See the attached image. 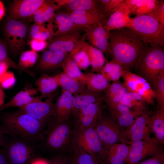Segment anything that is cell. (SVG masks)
Wrapping results in <instances>:
<instances>
[{"instance_id": "cell-36", "label": "cell", "mask_w": 164, "mask_h": 164, "mask_svg": "<svg viewBox=\"0 0 164 164\" xmlns=\"http://www.w3.org/2000/svg\"><path fill=\"white\" fill-rule=\"evenodd\" d=\"M123 69L113 59L104 64L99 73L109 81L115 82L119 80Z\"/></svg>"}, {"instance_id": "cell-19", "label": "cell", "mask_w": 164, "mask_h": 164, "mask_svg": "<svg viewBox=\"0 0 164 164\" xmlns=\"http://www.w3.org/2000/svg\"><path fill=\"white\" fill-rule=\"evenodd\" d=\"M73 95L69 92L63 90L54 104V117L56 122L65 121L73 113Z\"/></svg>"}, {"instance_id": "cell-55", "label": "cell", "mask_w": 164, "mask_h": 164, "mask_svg": "<svg viewBox=\"0 0 164 164\" xmlns=\"http://www.w3.org/2000/svg\"><path fill=\"white\" fill-rule=\"evenodd\" d=\"M5 12V9L3 4L0 1V20L2 18Z\"/></svg>"}, {"instance_id": "cell-5", "label": "cell", "mask_w": 164, "mask_h": 164, "mask_svg": "<svg viewBox=\"0 0 164 164\" xmlns=\"http://www.w3.org/2000/svg\"><path fill=\"white\" fill-rule=\"evenodd\" d=\"M74 136L77 146L98 161L105 162L108 150L103 145L94 128L79 127Z\"/></svg>"}, {"instance_id": "cell-25", "label": "cell", "mask_w": 164, "mask_h": 164, "mask_svg": "<svg viewBox=\"0 0 164 164\" xmlns=\"http://www.w3.org/2000/svg\"><path fill=\"white\" fill-rule=\"evenodd\" d=\"M61 8L53 0H45L30 18L35 23H43L54 19L56 11Z\"/></svg>"}, {"instance_id": "cell-51", "label": "cell", "mask_w": 164, "mask_h": 164, "mask_svg": "<svg viewBox=\"0 0 164 164\" xmlns=\"http://www.w3.org/2000/svg\"><path fill=\"white\" fill-rule=\"evenodd\" d=\"M9 67L7 62L5 61L0 62V78L6 73Z\"/></svg>"}, {"instance_id": "cell-34", "label": "cell", "mask_w": 164, "mask_h": 164, "mask_svg": "<svg viewBox=\"0 0 164 164\" xmlns=\"http://www.w3.org/2000/svg\"><path fill=\"white\" fill-rule=\"evenodd\" d=\"M151 129L155 138L160 144L164 143V109H157L151 116Z\"/></svg>"}, {"instance_id": "cell-46", "label": "cell", "mask_w": 164, "mask_h": 164, "mask_svg": "<svg viewBox=\"0 0 164 164\" xmlns=\"http://www.w3.org/2000/svg\"><path fill=\"white\" fill-rule=\"evenodd\" d=\"M125 0H109L104 9L105 15L108 19L109 16L117 11L124 2Z\"/></svg>"}, {"instance_id": "cell-6", "label": "cell", "mask_w": 164, "mask_h": 164, "mask_svg": "<svg viewBox=\"0 0 164 164\" xmlns=\"http://www.w3.org/2000/svg\"><path fill=\"white\" fill-rule=\"evenodd\" d=\"M121 77L128 91L138 94L147 104H155V92L145 79L124 68Z\"/></svg>"}, {"instance_id": "cell-45", "label": "cell", "mask_w": 164, "mask_h": 164, "mask_svg": "<svg viewBox=\"0 0 164 164\" xmlns=\"http://www.w3.org/2000/svg\"><path fill=\"white\" fill-rule=\"evenodd\" d=\"M16 79L13 72L7 71L0 78V86L5 89L9 88L15 84Z\"/></svg>"}, {"instance_id": "cell-21", "label": "cell", "mask_w": 164, "mask_h": 164, "mask_svg": "<svg viewBox=\"0 0 164 164\" xmlns=\"http://www.w3.org/2000/svg\"><path fill=\"white\" fill-rule=\"evenodd\" d=\"M88 89L85 86L78 93L73 95V112H77L90 105L104 100V94Z\"/></svg>"}, {"instance_id": "cell-53", "label": "cell", "mask_w": 164, "mask_h": 164, "mask_svg": "<svg viewBox=\"0 0 164 164\" xmlns=\"http://www.w3.org/2000/svg\"><path fill=\"white\" fill-rule=\"evenodd\" d=\"M50 164H66V162L64 159L60 157H56Z\"/></svg>"}, {"instance_id": "cell-31", "label": "cell", "mask_w": 164, "mask_h": 164, "mask_svg": "<svg viewBox=\"0 0 164 164\" xmlns=\"http://www.w3.org/2000/svg\"><path fill=\"white\" fill-rule=\"evenodd\" d=\"M85 76V85L88 89L95 92H104L110 84V82L100 73H90Z\"/></svg>"}, {"instance_id": "cell-10", "label": "cell", "mask_w": 164, "mask_h": 164, "mask_svg": "<svg viewBox=\"0 0 164 164\" xmlns=\"http://www.w3.org/2000/svg\"><path fill=\"white\" fill-rule=\"evenodd\" d=\"M11 141L3 145L9 164L27 163L35 153L34 144L13 138Z\"/></svg>"}, {"instance_id": "cell-43", "label": "cell", "mask_w": 164, "mask_h": 164, "mask_svg": "<svg viewBox=\"0 0 164 164\" xmlns=\"http://www.w3.org/2000/svg\"><path fill=\"white\" fill-rule=\"evenodd\" d=\"M108 107L112 118L116 121L133 110L128 106L120 103Z\"/></svg>"}, {"instance_id": "cell-35", "label": "cell", "mask_w": 164, "mask_h": 164, "mask_svg": "<svg viewBox=\"0 0 164 164\" xmlns=\"http://www.w3.org/2000/svg\"><path fill=\"white\" fill-rule=\"evenodd\" d=\"M61 66L63 72L67 75L84 83L85 74L82 72L69 53L63 62Z\"/></svg>"}, {"instance_id": "cell-24", "label": "cell", "mask_w": 164, "mask_h": 164, "mask_svg": "<svg viewBox=\"0 0 164 164\" xmlns=\"http://www.w3.org/2000/svg\"><path fill=\"white\" fill-rule=\"evenodd\" d=\"M159 1L156 0H125L124 4L130 11V15L135 17L156 12Z\"/></svg>"}, {"instance_id": "cell-16", "label": "cell", "mask_w": 164, "mask_h": 164, "mask_svg": "<svg viewBox=\"0 0 164 164\" xmlns=\"http://www.w3.org/2000/svg\"><path fill=\"white\" fill-rule=\"evenodd\" d=\"M44 0H14L9 9V17L20 20L30 18Z\"/></svg>"}, {"instance_id": "cell-42", "label": "cell", "mask_w": 164, "mask_h": 164, "mask_svg": "<svg viewBox=\"0 0 164 164\" xmlns=\"http://www.w3.org/2000/svg\"><path fill=\"white\" fill-rule=\"evenodd\" d=\"M77 147V149L76 150L72 164H99L98 161L96 158Z\"/></svg>"}, {"instance_id": "cell-47", "label": "cell", "mask_w": 164, "mask_h": 164, "mask_svg": "<svg viewBox=\"0 0 164 164\" xmlns=\"http://www.w3.org/2000/svg\"><path fill=\"white\" fill-rule=\"evenodd\" d=\"M135 164H164V153L162 152L152 156L150 158L140 161Z\"/></svg>"}, {"instance_id": "cell-33", "label": "cell", "mask_w": 164, "mask_h": 164, "mask_svg": "<svg viewBox=\"0 0 164 164\" xmlns=\"http://www.w3.org/2000/svg\"><path fill=\"white\" fill-rule=\"evenodd\" d=\"M53 77L63 90L68 91L73 95L81 90L85 86L84 83L69 77L63 72Z\"/></svg>"}, {"instance_id": "cell-12", "label": "cell", "mask_w": 164, "mask_h": 164, "mask_svg": "<svg viewBox=\"0 0 164 164\" xmlns=\"http://www.w3.org/2000/svg\"><path fill=\"white\" fill-rule=\"evenodd\" d=\"M39 97L24 106L19 108V111L26 113L45 124L51 116H54V105L50 95L43 101Z\"/></svg>"}, {"instance_id": "cell-56", "label": "cell", "mask_w": 164, "mask_h": 164, "mask_svg": "<svg viewBox=\"0 0 164 164\" xmlns=\"http://www.w3.org/2000/svg\"><path fill=\"white\" fill-rule=\"evenodd\" d=\"M5 141L3 133L1 127H0V148L3 146L5 144Z\"/></svg>"}, {"instance_id": "cell-11", "label": "cell", "mask_w": 164, "mask_h": 164, "mask_svg": "<svg viewBox=\"0 0 164 164\" xmlns=\"http://www.w3.org/2000/svg\"><path fill=\"white\" fill-rule=\"evenodd\" d=\"M150 113L138 117L132 125L124 131L122 134L123 143H129L151 138L150 134L152 132Z\"/></svg>"}, {"instance_id": "cell-18", "label": "cell", "mask_w": 164, "mask_h": 164, "mask_svg": "<svg viewBox=\"0 0 164 164\" xmlns=\"http://www.w3.org/2000/svg\"><path fill=\"white\" fill-rule=\"evenodd\" d=\"M53 1L61 8L63 7L68 10V12L76 10L84 11L106 16L104 9L99 0H55Z\"/></svg>"}, {"instance_id": "cell-39", "label": "cell", "mask_w": 164, "mask_h": 164, "mask_svg": "<svg viewBox=\"0 0 164 164\" xmlns=\"http://www.w3.org/2000/svg\"><path fill=\"white\" fill-rule=\"evenodd\" d=\"M2 61L7 62L9 67L24 72L31 77H33L35 76L33 73L28 70L23 69L10 58L8 54L7 47L5 43L0 38V62Z\"/></svg>"}, {"instance_id": "cell-48", "label": "cell", "mask_w": 164, "mask_h": 164, "mask_svg": "<svg viewBox=\"0 0 164 164\" xmlns=\"http://www.w3.org/2000/svg\"><path fill=\"white\" fill-rule=\"evenodd\" d=\"M29 43L32 50L36 52L42 51L46 48L48 42L46 41L32 39Z\"/></svg>"}, {"instance_id": "cell-9", "label": "cell", "mask_w": 164, "mask_h": 164, "mask_svg": "<svg viewBox=\"0 0 164 164\" xmlns=\"http://www.w3.org/2000/svg\"><path fill=\"white\" fill-rule=\"evenodd\" d=\"M130 150L127 162L135 164L145 157L153 156L163 151V145L154 137L128 143Z\"/></svg>"}, {"instance_id": "cell-1", "label": "cell", "mask_w": 164, "mask_h": 164, "mask_svg": "<svg viewBox=\"0 0 164 164\" xmlns=\"http://www.w3.org/2000/svg\"><path fill=\"white\" fill-rule=\"evenodd\" d=\"M109 46L111 55L124 69L134 67L145 46L143 42L130 28L109 31Z\"/></svg>"}, {"instance_id": "cell-13", "label": "cell", "mask_w": 164, "mask_h": 164, "mask_svg": "<svg viewBox=\"0 0 164 164\" xmlns=\"http://www.w3.org/2000/svg\"><path fill=\"white\" fill-rule=\"evenodd\" d=\"M85 37L91 45L106 55H111L109 46V31L102 25L82 26Z\"/></svg>"}, {"instance_id": "cell-54", "label": "cell", "mask_w": 164, "mask_h": 164, "mask_svg": "<svg viewBox=\"0 0 164 164\" xmlns=\"http://www.w3.org/2000/svg\"><path fill=\"white\" fill-rule=\"evenodd\" d=\"M5 97V94L0 87V107H1L4 104Z\"/></svg>"}, {"instance_id": "cell-28", "label": "cell", "mask_w": 164, "mask_h": 164, "mask_svg": "<svg viewBox=\"0 0 164 164\" xmlns=\"http://www.w3.org/2000/svg\"><path fill=\"white\" fill-rule=\"evenodd\" d=\"M130 147L125 143H116L109 148L106 164H124L127 162Z\"/></svg>"}, {"instance_id": "cell-29", "label": "cell", "mask_w": 164, "mask_h": 164, "mask_svg": "<svg viewBox=\"0 0 164 164\" xmlns=\"http://www.w3.org/2000/svg\"><path fill=\"white\" fill-rule=\"evenodd\" d=\"M84 38L78 42L69 53L80 69L85 70L90 65L87 53L89 44L84 41Z\"/></svg>"}, {"instance_id": "cell-14", "label": "cell", "mask_w": 164, "mask_h": 164, "mask_svg": "<svg viewBox=\"0 0 164 164\" xmlns=\"http://www.w3.org/2000/svg\"><path fill=\"white\" fill-rule=\"evenodd\" d=\"M71 134L70 126L65 121L56 122L48 136L46 144L52 149L60 150L67 144Z\"/></svg>"}, {"instance_id": "cell-26", "label": "cell", "mask_w": 164, "mask_h": 164, "mask_svg": "<svg viewBox=\"0 0 164 164\" xmlns=\"http://www.w3.org/2000/svg\"><path fill=\"white\" fill-rule=\"evenodd\" d=\"M36 89L33 88H26L17 93L7 103L4 104L0 108V111L12 107L19 108L24 106L38 98L37 96L33 97L37 94Z\"/></svg>"}, {"instance_id": "cell-7", "label": "cell", "mask_w": 164, "mask_h": 164, "mask_svg": "<svg viewBox=\"0 0 164 164\" xmlns=\"http://www.w3.org/2000/svg\"><path fill=\"white\" fill-rule=\"evenodd\" d=\"M94 128L103 145L108 150L113 145L119 142H123L122 134L124 130L112 118L102 115Z\"/></svg>"}, {"instance_id": "cell-30", "label": "cell", "mask_w": 164, "mask_h": 164, "mask_svg": "<svg viewBox=\"0 0 164 164\" xmlns=\"http://www.w3.org/2000/svg\"><path fill=\"white\" fill-rule=\"evenodd\" d=\"M53 19L46 25L45 23H35L31 27L30 35L32 39L48 42L54 36Z\"/></svg>"}, {"instance_id": "cell-17", "label": "cell", "mask_w": 164, "mask_h": 164, "mask_svg": "<svg viewBox=\"0 0 164 164\" xmlns=\"http://www.w3.org/2000/svg\"><path fill=\"white\" fill-rule=\"evenodd\" d=\"M130 15V11L124 2L117 11L109 16L103 26L108 31L123 28H130L133 18Z\"/></svg>"}, {"instance_id": "cell-50", "label": "cell", "mask_w": 164, "mask_h": 164, "mask_svg": "<svg viewBox=\"0 0 164 164\" xmlns=\"http://www.w3.org/2000/svg\"><path fill=\"white\" fill-rule=\"evenodd\" d=\"M156 15L161 24L164 26V2L159 1L156 11Z\"/></svg>"}, {"instance_id": "cell-4", "label": "cell", "mask_w": 164, "mask_h": 164, "mask_svg": "<svg viewBox=\"0 0 164 164\" xmlns=\"http://www.w3.org/2000/svg\"><path fill=\"white\" fill-rule=\"evenodd\" d=\"M156 13L135 17L130 29L145 43L150 46H164V26Z\"/></svg>"}, {"instance_id": "cell-41", "label": "cell", "mask_w": 164, "mask_h": 164, "mask_svg": "<svg viewBox=\"0 0 164 164\" xmlns=\"http://www.w3.org/2000/svg\"><path fill=\"white\" fill-rule=\"evenodd\" d=\"M157 108L164 109V71L158 75L155 91Z\"/></svg>"}, {"instance_id": "cell-8", "label": "cell", "mask_w": 164, "mask_h": 164, "mask_svg": "<svg viewBox=\"0 0 164 164\" xmlns=\"http://www.w3.org/2000/svg\"><path fill=\"white\" fill-rule=\"evenodd\" d=\"M27 25L22 20L9 17L4 25V33L12 51H20L24 46L28 32Z\"/></svg>"}, {"instance_id": "cell-40", "label": "cell", "mask_w": 164, "mask_h": 164, "mask_svg": "<svg viewBox=\"0 0 164 164\" xmlns=\"http://www.w3.org/2000/svg\"><path fill=\"white\" fill-rule=\"evenodd\" d=\"M38 57L37 53L32 50L24 51L20 56L18 65L23 69L26 70L35 65Z\"/></svg>"}, {"instance_id": "cell-32", "label": "cell", "mask_w": 164, "mask_h": 164, "mask_svg": "<svg viewBox=\"0 0 164 164\" xmlns=\"http://www.w3.org/2000/svg\"><path fill=\"white\" fill-rule=\"evenodd\" d=\"M35 84L41 98L48 97L59 86L53 76L46 73L41 74L36 80Z\"/></svg>"}, {"instance_id": "cell-3", "label": "cell", "mask_w": 164, "mask_h": 164, "mask_svg": "<svg viewBox=\"0 0 164 164\" xmlns=\"http://www.w3.org/2000/svg\"><path fill=\"white\" fill-rule=\"evenodd\" d=\"M134 67L138 75L145 79L155 91L158 77L164 71L163 47L145 46Z\"/></svg>"}, {"instance_id": "cell-20", "label": "cell", "mask_w": 164, "mask_h": 164, "mask_svg": "<svg viewBox=\"0 0 164 164\" xmlns=\"http://www.w3.org/2000/svg\"><path fill=\"white\" fill-rule=\"evenodd\" d=\"M101 103L98 102L91 104L77 112L79 127L94 128L102 115Z\"/></svg>"}, {"instance_id": "cell-37", "label": "cell", "mask_w": 164, "mask_h": 164, "mask_svg": "<svg viewBox=\"0 0 164 164\" xmlns=\"http://www.w3.org/2000/svg\"><path fill=\"white\" fill-rule=\"evenodd\" d=\"M120 103L128 106L133 110L149 111L147 107V104L135 93L128 91Z\"/></svg>"}, {"instance_id": "cell-44", "label": "cell", "mask_w": 164, "mask_h": 164, "mask_svg": "<svg viewBox=\"0 0 164 164\" xmlns=\"http://www.w3.org/2000/svg\"><path fill=\"white\" fill-rule=\"evenodd\" d=\"M125 86L124 82H121L119 80L113 82L104 91V100L105 102L110 100Z\"/></svg>"}, {"instance_id": "cell-27", "label": "cell", "mask_w": 164, "mask_h": 164, "mask_svg": "<svg viewBox=\"0 0 164 164\" xmlns=\"http://www.w3.org/2000/svg\"><path fill=\"white\" fill-rule=\"evenodd\" d=\"M53 20L57 29L54 32V36L67 34L73 31L83 30L82 26L74 23L67 12L60 11L55 13Z\"/></svg>"}, {"instance_id": "cell-52", "label": "cell", "mask_w": 164, "mask_h": 164, "mask_svg": "<svg viewBox=\"0 0 164 164\" xmlns=\"http://www.w3.org/2000/svg\"><path fill=\"white\" fill-rule=\"evenodd\" d=\"M0 164H10L4 149H0Z\"/></svg>"}, {"instance_id": "cell-57", "label": "cell", "mask_w": 164, "mask_h": 164, "mask_svg": "<svg viewBox=\"0 0 164 164\" xmlns=\"http://www.w3.org/2000/svg\"><path fill=\"white\" fill-rule=\"evenodd\" d=\"M31 164H49L46 161L42 160H37L34 161Z\"/></svg>"}, {"instance_id": "cell-22", "label": "cell", "mask_w": 164, "mask_h": 164, "mask_svg": "<svg viewBox=\"0 0 164 164\" xmlns=\"http://www.w3.org/2000/svg\"><path fill=\"white\" fill-rule=\"evenodd\" d=\"M67 12L74 23L82 26L103 25L108 19L104 15L89 11L76 10Z\"/></svg>"}, {"instance_id": "cell-49", "label": "cell", "mask_w": 164, "mask_h": 164, "mask_svg": "<svg viewBox=\"0 0 164 164\" xmlns=\"http://www.w3.org/2000/svg\"><path fill=\"white\" fill-rule=\"evenodd\" d=\"M128 91L127 88L125 86L113 97L105 102L108 107L120 103L122 99Z\"/></svg>"}, {"instance_id": "cell-23", "label": "cell", "mask_w": 164, "mask_h": 164, "mask_svg": "<svg viewBox=\"0 0 164 164\" xmlns=\"http://www.w3.org/2000/svg\"><path fill=\"white\" fill-rule=\"evenodd\" d=\"M68 54L45 50L42 53L37 68L40 70L46 71L61 66Z\"/></svg>"}, {"instance_id": "cell-2", "label": "cell", "mask_w": 164, "mask_h": 164, "mask_svg": "<svg viewBox=\"0 0 164 164\" xmlns=\"http://www.w3.org/2000/svg\"><path fill=\"white\" fill-rule=\"evenodd\" d=\"M4 134L13 138L35 144L42 141L44 124L19 110L6 113L2 118Z\"/></svg>"}, {"instance_id": "cell-38", "label": "cell", "mask_w": 164, "mask_h": 164, "mask_svg": "<svg viewBox=\"0 0 164 164\" xmlns=\"http://www.w3.org/2000/svg\"><path fill=\"white\" fill-rule=\"evenodd\" d=\"M87 53L92 71L99 72L105 64V60L104 53L100 50L89 44Z\"/></svg>"}, {"instance_id": "cell-15", "label": "cell", "mask_w": 164, "mask_h": 164, "mask_svg": "<svg viewBox=\"0 0 164 164\" xmlns=\"http://www.w3.org/2000/svg\"><path fill=\"white\" fill-rule=\"evenodd\" d=\"M81 30H76L63 35L54 37L48 42L47 50L70 53L78 42L84 38Z\"/></svg>"}]
</instances>
